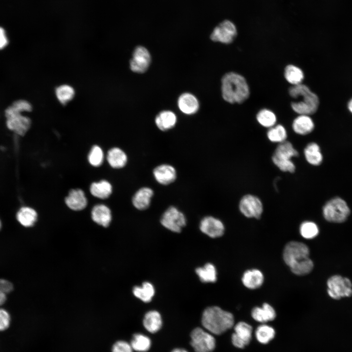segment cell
<instances>
[{"instance_id":"1","label":"cell","mask_w":352,"mask_h":352,"mask_svg":"<svg viewBox=\"0 0 352 352\" xmlns=\"http://www.w3.org/2000/svg\"><path fill=\"white\" fill-rule=\"evenodd\" d=\"M221 94L226 102L241 104L248 99L250 90L244 77L237 73L230 72L224 74L221 79Z\"/></svg>"},{"instance_id":"2","label":"cell","mask_w":352,"mask_h":352,"mask_svg":"<svg viewBox=\"0 0 352 352\" xmlns=\"http://www.w3.org/2000/svg\"><path fill=\"white\" fill-rule=\"evenodd\" d=\"M288 91L293 98L301 99L291 103V107L295 112L308 115L317 112L320 107V98L308 86L302 84L294 85L289 88Z\"/></svg>"},{"instance_id":"3","label":"cell","mask_w":352,"mask_h":352,"mask_svg":"<svg viewBox=\"0 0 352 352\" xmlns=\"http://www.w3.org/2000/svg\"><path fill=\"white\" fill-rule=\"evenodd\" d=\"M201 323L213 334L220 335L231 329L234 324L233 315L218 306L207 308L203 311Z\"/></svg>"},{"instance_id":"4","label":"cell","mask_w":352,"mask_h":352,"mask_svg":"<svg viewBox=\"0 0 352 352\" xmlns=\"http://www.w3.org/2000/svg\"><path fill=\"white\" fill-rule=\"evenodd\" d=\"M309 249L305 243L297 242H288L285 246L283 258L291 271L300 267L308 258Z\"/></svg>"},{"instance_id":"5","label":"cell","mask_w":352,"mask_h":352,"mask_svg":"<svg viewBox=\"0 0 352 352\" xmlns=\"http://www.w3.org/2000/svg\"><path fill=\"white\" fill-rule=\"evenodd\" d=\"M299 155L298 151L289 141L280 143L272 156L274 164L282 171L294 173L295 166L291 158Z\"/></svg>"},{"instance_id":"6","label":"cell","mask_w":352,"mask_h":352,"mask_svg":"<svg viewBox=\"0 0 352 352\" xmlns=\"http://www.w3.org/2000/svg\"><path fill=\"white\" fill-rule=\"evenodd\" d=\"M350 213L346 202L339 197L334 198L326 203L323 208V215L329 222L341 223L345 221Z\"/></svg>"},{"instance_id":"7","label":"cell","mask_w":352,"mask_h":352,"mask_svg":"<svg viewBox=\"0 0 352 352\" xmlns=\"http://www.w3.org/2000/svg\"><path fill=\"white\" fill-rule=\"evenodd\" d=\"M5 116L7 128L18 135H24L30 128L31 119L16 111L11 106L5 110Z\"/></svg>"},{"instance_id":"8","label":"cell","mask_w":352,"mask_h":352,"mask_svg":"<svg viewBox=\"0 0 352 352\" xmlns=\"http://www.w3.org/2000/svg\"><path fill=\"white\" fill-rule=\"evenodd\" d=\"M327 286L328 293L333 299L338 300L352 295V283L347 277L333 275L328 280Z\"/></svg>"},{"instance_id":"9","label":"cell","mask_w":352,"mask_h":352,"mask_svg":"<svg viewBox=\"0 0 352 352\" xmlns=\"http://www.w3.org/2000/svg\"><path fill=\"white\" fill-rule=\"evenodd\" d=\"M190 344L195 352H212L216 347V339L212 333L200 328L191 333Z\"/></svg>"},{"instance_id":"10","label":"cell","mask_w":352,"mask_h":352,"mask_svg":"<svg viewBox=\"0 0 352 352\" xmlns=\"http://www.w3.org/2000/svg\"><path fill=\"white\" fill-rule=\"evenodd\" d=\"M161 224L167 229L176 233L181 232L186 224L185 215L177 208L170 206L164 212L160 219Z\"/></svg>"},{"instance_id":"11","label":"cell","mask_w":352,"mask_h":352,"mask_svg":"<svg viewBox=\"0 0 352 352\" xmlns=\"http://www.w3.org/2000/svg\"><path fill=\"white\" fill-rule=\"evenodd\" d=\"M237 35V30L235 24L226 20L222 21L214 29L210 38L214 42L229 44L233 42Z\"/></svg>"},{"instance_id":"12","label":"cell","mask_w":352,"mask_h":352,"mask_svg":"<svg viewBox=\"0 0 352 352\" xmlns=\"http://www.w3.org/2000/svg\"><path fill=\"white\" fill-rule=\"evenodd\" d=\"M241 212L246 217L260 219L263 211V204L257 197L248 194L244 196L239 203Z\"/></svg>"},{"instance_id":"13","label":"cell","mask_w":352,"mask_h":352,"mask_svg":"<svg viewBox=\"0 0 352 352\" xmlns=\"http://www.w3.org/2000/svg\"><path fill=\"white\" fill-rule=\"evenodd\" d=\"M151 57L149 51L142 46H137L134 50L132 57L130 61V67L134 72L142 73L148 68Z\"/></svg>"},{"instance_id":"14","label":"cell","mask_w":352,"mask_h":352,"mask_svg":"<svg viewBox=\"0 0 352 352\" xmlns=\"http://www.w3.org/2000/svg\"><path fill=\"white\" fill-rule=\"evenodd\" d=\"M252 327L244 322H240L234 327V333L232 335L231 339L233 345L240 349H242L250 343L252 333Z\"/></svg>"},{"instance_id":"15","label":"cell","mask_w":352,"mask_h":352,"mask_svg":"<svg viewBox=\"0 0 352 352\" xmlns=\"http://www.w3.org/2000/svg\"><path fill=\"white\" fill-rule=\"evenodd\" d=\"M199 228L202 233L213 238L220 237L224 232L223 223L212 216L203 218L200 221Z\"/></svg>"},{"instance_id":"16","label":"cell","mask_w":352,"mask_h":352,"mask_svg":"<svg viewBox=\"0 0 352 352\" xmlns=\"http://www.w3.org/2000/svg\"><path fill=\"white\" fill-rule=\"evenodd\" d=\"M66 206L71 210L81 211L87 206L88 199L85 193L81 189H72L65 198Z\"/></svg>"},{"instance_id":"17","label":"cell","mask_w":352,"mask_h":352,"mask_svg":"<svg viewBox=\"0 0 352 352\" xmlns=\"http://www.w3.org/2000/svg\"><path fill=\"white\" fill-rule=\"evenodd\" d=\"M153 175L157 182L162 185H168L175 181L176 172L174 167L168 164H162L155 167Z\"/></svg>"},{"instance_id":"18","label":"cell","mask_w":352,"mask_h":352,"mask_svg":"<svg viewBox=\"0 0 352 352\" xmlns=\"http://www.w3.org/2000/svg\"><path fill=\"white\" fill-rule=\"evenodd\" d=\"M92 220L99 225L104 227H108L112 220L110 209L104 204L94 205L91 211Z\"/></svg>"},{"instance_id":"19","label":"cell","mask_w":352,"mask_h":352,"mask_svg":"<svg viewBox=\"0 0 352 352\" xmlns=\"http://www.w3.org/2000/svg\"><path fill=\"white\" fill-rule=\"evenodd\" d=\"M153 196L154 191L151 188H141L134 194L132 198V204L138 210H146L149 207Z\"/></svg>"},{"instance_id":"20","label":"cell","mask_w":352,"mask_h":352,"mask_svg":"<svg viewBox=\"0 0 352 352\" xmlns=\"http://www.w3.org/2000/svg\"><path fill=\"white\" fill-rule=\"evenodd\" d=\"M177 105L179 110L186 114H194L199 109L198 99L194 95L189 93H183L179 97Z\"/></svg>"},{"instance_id":"21","label":"cell","mask_w":352,"mask_h":352,"mask_svg":"<svg viewBox=\"0 0 352 352\" xmlns=\"http://www.w3.org/2000/svg\"><path fill=\"white\" fill-rule=\"evenodd\" d=\"M264 276L260 270L249 269L245 271L242 278L243 285L247 288L255 289L260 287L263 284Z\"/></svg>"},{"instance_id":"22","label":"cell","mask_w":352,"mask_h":352,"mask_svg":"<svg viewBox=\"0 0 352 352\" xmlns=\"http://www.w3.org/2000/svg\"><path fill=\"white\" fill-rule=\"evenodd\" d=\"M251 316L255 321L264 323L273 320L276 314L274 308L269 304L265 303L261 307L253 308L251 311Z\"/></svg>"},{"instance_id":"23","label":"cell","mask_w":352,"mask_h":352,"mask_svg":"<svg viewBox=\"0 0 352 352\" xmlns=\"http://www.w3.org/2000/svg\"><path fill=\"white\" fill-rule=\"evenodd\" d=\"M16 218L19 223L25 227L33 226L38 220V213L33 208L24 206L17 211Z\"/></svg>"},{"instance_id":"24","label":"cell","mask_w":352,"mask_h":352,"mask_svg":"<svg viewBox=\"0 0 352 352\" xmlns=\"http://www.w3.org/2000/svg\"><path fill=\"white\" fill-rule=\"evenodd\" d=\"M315 125L310 115L300 114L293 121L292 128L294 132L300 135H307L311 132Z\"/></svg>"},{"instance_id":"25","label":"cell","mask_w":352,"mask_h":352,"mask_svg":"<svg viewBox=\"0 0 352 352\" xmlns=\"http://www.w3.org/2000/svg\"><path fill=\"white\" fill-rule=\"evenodd\" d=\"M107 160L110 166L114 169L123 168L128 161L127 155L120 148L113 147L107 154Z\"/></svg>"},{"instance_id":"26","label":"cell","mask_w":352,"mask_h":352,"mask_svg":"<svg viewBox=\"0 0 352 352\" xmlns=\"http://www.w3.org/2000/svg\"><path fill=\"white\" fill-rule=\"evenodd\" d=\"M143 325L149 332L154 333L159 331L162 326V319L159 312L150 310L147 312L143 318Z\"/></svg>"},{"instance_id":"27","label":"cell","mask_w":352,"mask_h":352,"mask_svg":"<svg viewBox=\"0 0 352 352\" xmlns=\"http://www.w3.org/2000/svg\"><path fill=\"white\" fill-rule=\"evenodd\" d=\"M89 191L93 197L102 199H106L111 195L112 186L109 181L103 179L92 182L90 185Z\"/></svg>"},{"instance_id":"28","label":"cell","mask_w":352,"mask_h":352,"mask_svg":"<svg viewBox=\"0 0 352 352\" xmlns=\"http://www.w3.org/2000/svg\"><path fill=\"white\" fill-rule=\"evenodd\" d=\"M157 128L162 131L172 129L176 123V116L172 111L163 110L159 113L155 119Z\"/></svg>"},{"instance_id":"29","label":"cell","mask_w":352,"mask_h":352,"mask_svg":"<svg viewBox=\"0 0 352 352\" xmlns=\"http://www.w3.org/2000/svg\"><path fill=\"white\" fill-rule=\"evenodd\" d=\"M304 155L308 163L314 166H318L323 161V155L320 147L314 142L307 145L304 149Z\"/></svg>"},{"instance_id":"30","label":"cell","mask_w":352,"mask_h":352,"mask_svg":"<svg viewBox=\"0 0 352 352\" xmlns=\"http://www.w3.org/2000/svg\"><path fill=\"white\" fill-rule=\"evenodd\" d=\"M132 292L138 299L145 303H149L152 301L155 294V289L151 283L145 282L140 286H134Z\"/></svg>"},{"instance_id":"31","label":"cell","mask_w":352,"mask_h":352,"mask_svg":"<svg viewBox=\"0 0 352 352\" xmlns=\"http://www.w3.org/2000/svg\"><path fill=\"white\" fill-rule=\"evenodd\" d=\"M196 272L202 282L214 283L217 281V270L212 264L207 263L203 267L197 268Z\"/></svg>"},{"instance_id":"32","label":"cell","mask_w":352,"mask_h":352,"mask_svg":"<svg viewBox=\"0 0 352 352\" xmlns=\"http://www.w3.org/2000/svg\"><path fill=\"white\" fill-rule=\"evenodd\" d=\"M130 344L134 351L146 352L150 350L152 342L147 335L138 333L133 335Z\"/></svg>"},{"instance_id":"33","label":"cell","mask_w":352,"mask_h":352,"mask_svg":"<svg viewBox=\"0 0 352 352\" xmlns=\"http://www.w3.org/2000/svg\"><path fill=\"white\" fill-rule=\"evenodd\" d=\"M284 76L286 81L293 86L301 84L304 79L302 70L292 65H289L285 67Z\"/></svg>"},{"instance_id":"34","label":"cell","mask_w":352,"mask_h":352,"mask_svg":"<svg viewBox=\"0 0 352 352\" xmlns=\"http://www.w3.org/2000/svg\"><path fill=\"white\" fill-rule=\"evenodd\" d=\"M55 95L60 103L66 105L73 98L75 90L73 87L69 85H62L56 88Z\"/></svg>"},{"instance_id":"35","label":"cell","mask_w":352,"mask_h":352,"mask_svg":"<svg viewBox=\"0 0 352 352\" xmlns=\"http://www.w3.org/2000/svg\"><path fill=\"white\" fill-rule=\"evenodd\" d=\"M274 329L266 324H262L257 327L255 335L257 340L261 343L265 344L270 341L275 336Z\"/></svg>"},{"instance_id":"36","label":"cell","mask_w":352,"mask_h":352,"mask_svg":"<svg viewBox=\"0 0 352 352\" xmlns=\"http://www.w3.org/2000/svg\"><path fill=\"white\" fill-rule=\"evenodd\" d=\"M267 136L270 141L280 143L286 140L287 133L285 127L279 124L269 128Z\"/></svg>"},{"instance_id":"37","label":"cell","mask_w":352,"mask_h":352,"mask_svg":"<svg viewBox=\"0 0 352 352\" xmlns=\"http://www.w3.org/2000/svg\"><path fill=\"white\" fill-rule=\"evenodd\" d=\"M299 231L301 235L305 239H312L318 235L319 230L315 222L305 221L301 224Z\"/></svg>"},{"instance_id":"38","label":"cell","mask_w":352,"mask_h":352,"mask_svg":"<svg viewBox=\"0 0 352 352\" xmlns=\"http://www.w3.org/2000/svg\"><path fill=\"white\" fill-rule=\"evenodd\" d=\"M256 118L260 124L266 128L272 127L276 122V115L272 111L267 109L260 110L257 114Z\"/></svg>"},{"instance_id":"39","label":"cell","mask_w":352,"mask_h":352,"mask_svg":"<svg viewBox=\"0 0 352 352\" xmlns=\"http://www.w3.org/2000/svg\"><path fill=\"white\" fill-rule=\"evenodd\" d=\"M104 159V154L102 149L98 145H93L88 154V160L89 163L94 167L100 166Z\"/></svg>"},{"instance_id":"40","label":"cell","mask_w":352,"mask_h":352,"mask_svg":"<svg viewBox=\"0 0 352 352\" xmlns=\"http://www.w3.org/2000/svg\"><path fill=\"white\" fill-rule=\"evenodd\" d=\"M11 106L15 110L20 113L30 112L32 110L31 104L28 101L22 99L15 101Z\"/></svg>"},{"instance_id":"41","label":"cell","mask_w":352,"mask_h":352,"mask_svg":"<svg viewBox=\"0 0 352 352\" xmlns=\"http://www.w3.org/2000/svg\"><path fill=\"white\" fill-rule=\"evenodd\" d=\"M11 322L9 313L5 309L0 308V331L7 330Z\"/></svg>"},{"instance_id":"42","label":"cell","mask_w":352,"mask_h":352,"mask_svg":"<svg viewBox=\"0 0 352 352\" xmlns=\"http://www.w3.org/2000/svg\"><path fill=\"white\" fill-rule=\"evenodd\" d=\"M133 351L131 344L123 340L116 342L111 349V352H133Z\"/></svg>"},{"instance_id":"43","label":"cell","mask_w":352,"mask_h":352,"mask_svg":"<svg viewBox=\"0 0 352 352\" xmlns=\"http://www.w3.org/2000/svg\"><path fill=\"white\" fill-rule=\"evenodd\" d=\"M0 289L7 294L13 290V286L8 280L0 279Z\"/></svg>"},{"instance_id":"44","label":"cell","mask_w":352,"mask_h":352,"mask_svg":"<svg viewBox=\"0 0 352 352\" xmlns=\"http://www.w3.org/2000/svg\"><path fill=\"white\" fill-rule=\"evenodd\" d=\"M8 44V40L5 30L0 26V50L4 49Z\"/></svg>"},{"instance_id":"45","label":"cell","mask_w":352,"mask_h":352,"mask_svg":"<svg viewBox=\"0 0 352 352\" xmlns=\"http://www.w3.org/2000/svg\"><path fill=\"white\" fill-rule=\"evenodd\" d=\"M6 294L0 289V306L6 302Z\"/></svg>"},{"instance_id":"46","label":"cell","mask_w":352,"mask_h":352,"mask_svg":"<svg viewBox=\"0 0 352 352\" xmlns=\"http://www.w3.org/2000/svg\"><path fill=\"white\" fill-rule=\"evenodd\" d=\"M346 106L348 111L352 115V97L348 101Z\"/></svg>"},{"instance_id":"47","label":"cell","mask_w":352,"mask_h":352,"mask_svg":"<svg viewBox=\"0 0 352 352\" xmlns=\"http://www.w3.org/2000/svg\"><path fill=\"white\" fill-rule=\"evenodd\" d=\"M171 352H189L187 350L181 348H176L174 349Z\"/></svg>"},{"instance_id":"48","label":"cell","mask_w":352,"mask_h":352,"mask_svg":"<svg viewBox=\"0 0 352 352\" xmlns=\"http://www.w3.org/2000/svg\"><path fill=\"white\" fill-rule=\"evenodd\" d=\"M1 228V220H0V230Z\"/></svg>"}]
</instances>
